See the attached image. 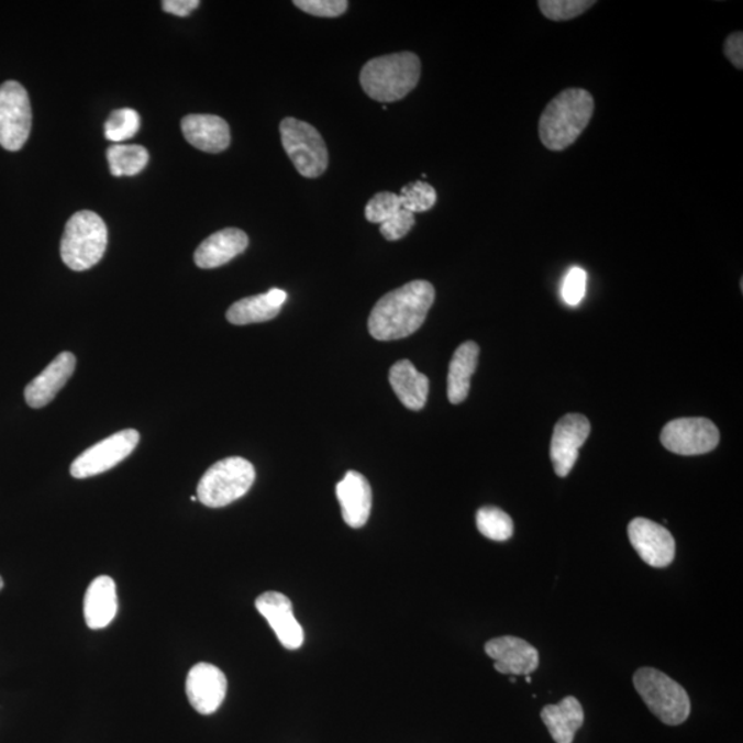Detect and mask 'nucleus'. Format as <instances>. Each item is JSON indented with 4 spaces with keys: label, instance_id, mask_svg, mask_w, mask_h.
I'll return each instance as SVG.
<instances>
[{
    "label": "nucleus",
    "instance_id": "obj_1",
    "mask_svg": "<svg viewBox=\"0 0 743 743\" xmlns=\"http://www.w3.org/2000/svg\"><path fill=\"white\" fill-rule=\"evenodd\" d=\"M434 300L433 284L424 280L408 282L385 295L370 311L368 330L372 337L390 342L413 335L428 319Z\"/></svg>",
    "mask_w": 743,
    "mask_h": 743
},
{
    "label": "nucleus",
    "instance_id": "obj_2",
    "mask_svg": "<svg viewBox=\"0 0 743 743\" xmlns=\"http://www.w3.org/2000/svg\"><path fill=\"white\" fill-rule=\"evenodd\" d=\"M591 92L567 89L559 92L540 117L539 135L546 149L562 152L575 144L594 117Z\"/></svg>",
    "mask_w": 743,
    "mask_h": 743
},
{
    "label": "nucleus",
    "instance_id": "obj_3",
    "mask_svg": "<svg viewBox=\"0 0 743 743\" xmlns=\"http://www.w3.org/2000/svg\"><path fill=\"white\" fill-rule=\"evenodd\" d=\"M422 64L417 54L403 52L370 59L361 70L359 81L372 100L396 102L418 86Z\"/></svg>",
    "mask_w": 743,
    "mask_h": 743
},
{
    "label": "nucleus",
    "instance_id": "obj_4",
    "mask_svg": "<svg viewBox=\"0 0 743 743\" xmlns=\"http://www.w3.org/2000/svg\"><path fill=\"white\" fill-rule=\"evenodd\" d=\"M107 245L108 229L102 218L92 211H79L65 226L59 253L69 269L85 271L102 259Z\"/></svg>",
    "mask_w": 743,
    "mask_h": 743
},
{
    "label": "nucleus",
    "instance_id": "obj_5",
    "mask_svg": "<svg viewBox=\"0 0 743 743\" xmlns=\"http://www.w3.org/2000/svg\"><path fill=\"white\" fill-rule=\"evenodd\" d=\"M255 468L243 457H228L207 469L198 486V500L222 508L242 499L255 483Z\"/></svg>",
    "mask_w": 743,
    "mask_h": 743
},
{
    "label": "nucleus",
    "instance_id": "obj_6",
    "mask_svg": "<svg viewBox=\"0 0 743 743\" xmlns=\"http://www.w3.org/2000/svg\"><path fill=\"white\" fill-rule=\"evenodd\" d=\"M639 696L647 708L668 725L685 723L691 712L688 694L679 683L654 668L639 669L633 676Z\"/></svg>",
    "mask_w": 743,
    "mask_h": 743
},
{
    "label": "nucleus",
    "instance_id": "obj_7",
    "mask_svg": "<svg viewBox=\"0 0 743 743\" xmlns=\"http://www.w3.org/2000/svg\"><path fill=\"white\" fill-rule=\"evenodd\" d=\"M284 149L295 168L306 178H317L328 168V149L324 140L313 125L295 118L280 124Z\"/></svg>",
    "mask_w": 743,
    "mask_h": 743
},
{
    "label": "nucleus",
    "instance_id": "obj_8",
    "mask_svg": "<svg viewBox=\"0 0 743 743\" xmlns=\"http://www.w3.org/2000/svg\"><path fill=\"white\" fill-rule=\"evenodd\" d=\"M32 111L29 92L19 81L10 80L0 86V145L18 152L29 141Z\"/></svg>",
    "mask_w": 743,
    "mask_h": 743
},
{
    "label": "nucleus",
    "instance_id": "obj_9",
    "mask_svg": "<svg viewBox=\"0 0 743 743\" xmlns=\"http://www.w3.org/2000/svg\"><path fill=\"white\" fill-rule=\"evenodd\" d=\"M138 444V431H120L81 453L70 466V475L76 479H86L107 473L125 461Z\"/></svg>",
    "mask_w": 743,
    "mask_h": 743
},
{
    "label": "nucleus",
    "instance_id": "obj_10",
    "mask_svg": "<svg viewBox=\"0 0 743 743\" xmlns=\"http://www.w3.org/2000/svg\"><path fill=\"white\" fill-rule=\"evenodd\" d=\"M719 441L718 428L705 418L672 420L661 433V442L666 450L681 456L705 455L714 451Z\"/></svg>",
    "mask_w": 743,
    "mask_h": 743
},
{
    "label": "nucleus",
    "instance_id": "obj_11",
    "mask_svg": "<svg viewBox=\"0 0 743 743\" xmlns=\"http://www.w3.org/2000/svg\"><path fill=\"white\" fill-rule=\"evenodd\" d=\"M591 434V423L584 414L569 413L556 423L552 435L550 456L557 477L570 474L580 447Z\"/></svg>",
    "mask_w": 743,
    "mask_h": 743
},
{
    "label": "nucleus",
    "instance_id": "obj_12",
    "mask_svg": "<svg viewBox=\"0 0 743 743\" xmlns=\"http://www.w3.org/2000/svg\"><path fill=\"white\" fill-rule=\"evenodd\" d=\"M631 544L647 565L663 569L675 559L676 544L668 529L650 521L636 518L628 526Z\"/></svg>",
    "mask_w": 743,
    "mask_h": 743
},
{
    "label": "nucleus",
    "instance_id": "obj_13",
    "mask_svg": "<svg viewBox=\"0 0 743 743\" xmlns=\"http://www.w3.org/2000/svg\"><path fill=\"white\" fill-rule=\"evenodd\" d=\"M228 692L225 674L215 665L200 663L186 677V696L196 712L212 714L221 708Z\"/></svg>",
    "mask_w": 743,
    "mask_h": 743
},
{
    "label": "nucleus",
    "instance_id": "obj_14",
    "mask_svg": "<svg viewBox=\"0 0 743 743\" xmlns=\"http://www.w3.org/2000/svg\"><path fill=\"white\" fill-rule=\"evenodd\" d=\"M255 608L269 622L278 641L288 650H297L304 642L302 625L295 619L292 603L280 592H265L255 600Z\"/></svg>",
    "mask_w": 743,
    "mask_h": 743
},
{
    "label": "nucleus",
    "instance_id": "obj_15",
    "mask_svg": "<svg viewBox=\"0 0 743 743\" xmlns=\"http://www.w3.org/2000/svg\"><path fill=\"white\" fill-rule=\"evenodd\" d=\"M485 652L495 659V669L502 675L529 676L540 664L537 650L521 637L491 639L485 644Z\"/></svg>",
    "mask_w": 743,
    "mask_h": 743
},
{
    "label": "nucleus",
    "instance_id": "obj_16",
    "mask_svg": "<svg viewBox=\"0 0 743 743\" xmlns=\"http://www.w3.org/2000/svg\"><path fill=\"white\" fill-rule=\"evenodd\" d=\"M75 368L76 357L73 353L58 354L53 363L26 386L24 392L26 403L35 409L48 406L67 385Z\"/></svg>",
    "mask_w": 743,
    "mask_h": 743
},
{
    "label": "nucleus",
    "instance_id": "obj_17",
    "mask_svg": "<svg viewBox=\"0 0 743 743\" xmlns=\"http://www.w3.org/2000/svg\"><path fill=\"white\" fill-rule=\"evenodd\" d=\"M186 141L196 149L220 153L231 145L229 124L215 114H188L180 123Z\"/></svg>",
    "mask_w": 743,
    "mask_h": 743
},
{
    "label": "nucleus",
    "instance_id": "obj_18",
    "mask_svg": "<svg viewBox=\"0 0 743 743\" xmlns=\"http://www.w3.org/2000/svg\"><path fill=\"white\" fill-rule=\"evenodd\" d=\"M336 496L341 502L344 522L353 529L365 526L372 510V489L368 479L357 472H348L336 485Z\"/></svg>",
    "mask_w": 743,
    "mask_h": 743
},
{
    "label": "nucleus",
    "instance_id": "obj_19",
    "mask_svg": "<svg viewBox=\"0 0 743 743\" xmlns=\"http://www.w3.org/2000/svg\"><path fill=\"white\" fill-rule=\"evenodd\" d=\"M248 236L240 229L229 228L211 234L195 253L196 265L201 269H215L229 264L248 247Z\"/></svg>",
    "mask_w": 743,
    "mask_h": 743
},
{
    "label": "nucleus",
    "instance_id": "obj_20",
    "mask_svg": "<svg viewBox=\"0 0 743 743\" xmlns=\"http://www.w3.org/2000/svg\"><path fill=\"white\" fill-rule=\"evenodd\" d=\"M117 583L109 576L91 581L85 597V620L90 630H103L118 614Z\"/></svg>",
    "mask_w": 743,
    "mask_h": 743
},
{
    "label": "nucleus",
    "instance_id": "obj_21",
    "mask_svg": "<svg viewBox=\"0 0 743 743\" xmlns=\"http://www.w3.org/2000/svg\"><path fill=\"white\" fill-rule=\"evenodd\" d=\"M389 380L403 407L411 411H422L429 398L428 376L420 374L411 361L401 359L391 366Z\"/></svg>",
    "mask_w": 743,
    "mask_h": 743
},
{
    "label": "nucleus",
    "instance_id": "obj_22",
    "mask_svg": "<svg viewBox=\"0 0 743 743\" xmlns=\"http://www.w3.org/2000/svg\"><path fill=\"white\" fill-rule=\"evenodd\" d=\"M287 292L273 288L269 292L244 298L232 304L228 310L226 319L233 325L256 324L276 319L286 303Z\"/></svg>",
    "mask_w": 743,
    "mask_h": 743
},
{
    "label": "nucleus",
    "instance_id": "obj_23",
    "mask_svg": "<svg viewBox=\"0 0 743 743\" xmlns=\"http://www.w3.org/2000/svg\"><path fill=\"white\" fill-rule=\"evenodd\" d=\"M541 719L556 743H573L586 718L580 701L576 697H566L541 710Z\"/></svg>",
    "mask_w": 743,
    "mask_h": 743
},
{
    "label": "nucleus",
    "instance_id": "obj_24",
    "mask_svg": "<svg viewBox=\"0 0 743 743\" xmlns=\"http://www.w3.org/2000/svg\"><path fill=\"white\" fill-rule=\"evenodd\" d=\"M478 358L479 347L474 342L463 343L453 354L447 375V398L453 406L466 401Z\"/></svg>",
    "mask_w": 743,
    "mask_h": 743
},
{
    "label": "nucleus",
    "instance_id": "obj_25",
    "mask_svg": "<svg viewBox=\"0 0 743 743\" xmlns=\"http://www.w3.org/2000/svg\"><path fill=\"white\" fill-rule=\"evenodd\" d=\"M107 156L114 177H134L149 162V153L141 145L117 144L109 147Z\"/></svg>",
    "mask_w": 743,
    "mask_h": 743
},
{
    "label": "nucleus",
    "instance_id": "obj_26",
    "mask_svg": "<svg viewBox=\"0 0 743 743\" xmlns=\"http://www.w3.org/2000/svg\"><path fill=\"white\" fill-rule=\"evenodd\" d=\"M479 533L494 541H507L513 534V522L507 512L497 507H484L477 512Z\"/></svg>",
    "mask_w": 743,
    "mask_h": 743
},
{
    "label": "nucleus",
    "instance_id": "obj_27",
    "mask_svg": "<svg viewBox=\"0 0 743 743\" xmlns=\"http://www.w3.org/2000/svg\"><path fill=\"white\" fill-rule=\"evenodd\" d=\"M140 114L131 108L117 109L106 123V136L109 141L123 142L133 138L140 131Z\"/></svg>",
    "mask_w": 743,
    "mask_h": 743
},
{
    "label": "nucleus",
    "instance_id": "obj_28",
    "mask_svg": "<svg viewBox=\"0 0 743 743\" xmlns=\"http://www.w3.org/2000/svg\"><path fill=\"white\" fill-rule=\"evenodd\" d=\"M398 196H400L402 209L412 212V214L429 211L436 203L435 189L423 180L403 186L401 193Z\"/></svg>",
    "mask_w": 743,
    "mask_h": 743
},
{
    "label": "nucleus",
    "instance_id": "obj_29",
    "mask_svg": "<svg viewBox=\"0 0 743 743\" xmlns=\"http://www.w3.org/2000/svg\"><path fill=\"white\" fill-rule=\"evenodd\" d=\"M595 3L594 0H541L539 8L551 21H569L580 18Z\"/></svg>",
    "mask_w": 743,
    "mask_h": 743
},
{
    "label": "nucleus",
    "instance_id": "obj_30",
    "mask_svg": "<svg viewBox=\"0 0 743 743\" xmlns=\"http://www.w3.org/2000/svg\"><path fill=\"white\" fill-rule=\"evenodd\" d=\"M402 209L400 196L391 192L375 195L365 207V218L370 223H381L390 220Z\"/></svg>",
    "mask_w": 743,
    "mask_h": 743
},
{
    "label": "nucleus",
    "instance_id": "obj_31",
    "mask_svg": "<svg viewBox=\"0 0 743 743\" xmlns=\"http://www.w3.org/2000/svg\"><path fill=\"white\" fill-rule=\"evenodd\" d=\"M587 291V273L581 267H573L567 273L564 286H562V299L566 304L578 306L581 303Z\"/></svg>",
    "mask_w": 743,
    "mask_h": 743
},
{
    "label": "nucleus",
    "instance_id": "obj_32",
    "mask_svg": "<svg viewBox=\"0 0 743 743\" xmlns=\"http://www.w3.org/2000/svg\"><path fill=\"white\" fill-rule=\"evenodd\" d=\"M293 4L304 13L330 19L346 13L348 8L346 0H297Z\"/></svg>",
    "mask_w": 743,
    "mask_h": 743
},
{
    "label": "nucleus",
    "instance_id": "obj_33",
    "mask_svg": "<svg viewBox=\"0 0 743 743\" xmlns=\"http://www.w3.org/2000/svg\"><path fill=\"white\" fill-rule=\"evenodd\" d=\"M413 226L414 214L401 209L397 214L392 215L390 220L381 223L380 233L384 234V237L389 240V242H397V240L406 237Z\"/></svg>",
    "mask_w": 743,
    "mask_h": 743
},
{
    "label": "nucleus",
    "instance_id": "obj_34",
    "mask_svg": "<svg viewBox=\"0 0 743 743\" xmlns=\"http://www.w3.org/2000/svg\"><path fill=\"white\" fill-rule=\"evenodd\" d=\"M724 56L730 59L735 68H743V34L734 32L724 42Z\"/></svg>",
    "mask_w": 743,
    "mask_h": 743
},
{
    "label": "nucleus",
    "instance_id": "obj_35",
    "mask_svg": "<svg viewBox=\"0 0 743 743\" xmlns=\"http://www.w3.org/2000/svg\"><path fill=\"white\" fill-rule=\"evenodd\" d=\"M164 12L186 18L200 7L199 0H164L162 3Z\"/></svg>",
    "mask_w": 743,
    "mask_h": 743
},
{
    "label": "nucleus",
    "instance_id": "obj_36",
    "mask_svg": "<svg viewBox=\"0 0 743 743\" xmlns=\"http://www.w3.org/2000/svg\"><path fill=\"white\" fill-rule=\"evenodd\" d=\"M190 500H192V501H198V496H192V497H190Z\"/></svg>",
    "mask_w": 743,
    "mask_h": 743
},
{
    "label": "nucleus",
    "instance_id": "obj_37",
    "mask_svg": "<svg viewBox=\"0 0 743 743\" xmlns=\"http://www.w3.org/2000/svg\"><path fill=\"white\" fill-rule=\"evenodd\" d=\"M2 588H3V580H2V577H0V589H2Z\"/></svg>",
    "mask_w": 743,
    "mask_h": 743
},
{
    "label": "nucleus",
    "instance_id": "obj_38",
    "mask_svg": "<svg viewBox=\"0 0 743 743\" xmlns=\"http://www.w3.org/2000/svg\"><path fill=\"white\" fill-rule=\"evenodd\" d=\"M526 681H528V683L532 681V677L526 676Z\"/></svg>",
    "mask_w": 743,
    "mask_h": 743
}]
</instances>
